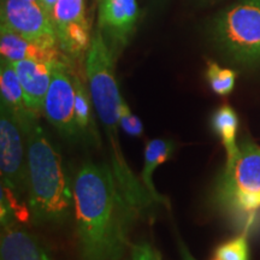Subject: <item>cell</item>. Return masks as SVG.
Returning <instances> with one entry per match:
<instances>
[{
	"label": "cell",
	"instance_id": "17",
	"mask_svg": "<svg viewBox=\"0 0 260 260\" xmlns=\"http://www.w3.org/2000/svg\"><path fill=\"white\" fill-rule=\"evenodd\" d=\"M75 83V119H76L77 128L81 134V138L84 134L92 135V138H96L94 135V124L92 116H90V96L87 92L86 87L80 77L74 76Z\"/></svg>",
	"mask_w": 260,
	"mask_h": 260
},
{
	"label": "cell",
	"instance_id": "24",
	"mask_svg": "<svg viewBox=\"0 0 260 260\" xmlns=\"http://www.w3.org/2000/svg\"><path fill=\"white\" fill-rule=\"evenodd\" d=\"M35 2H39V3H41V4H42V0H35ZM42 5H44V4H42Z\"/></svg>",
	"mask_w": 260,
	"mask_h": 260
},
{
	"label": "cell",
	"instance_id": "10",
	"mask_svg": "<svg viewBox=\"0 0 260 260\" xmlns=\"http://www.w3.org/2000/svg\"><path fill=\"white\" fill-rule=\"evenodd\" d=\"M0 52L2 58L10 61L30 59L44 63L63 61L59 45H48L28 40L2 24L0 28Z\"/></svg>",
	"mask_w": 260,
	"mask_h": 260
},
{
	"label": "cell",
	"instance_id": "14",
	"mask_svg": "<svg viewBox=\"0 0 260 260\" xmlns=\"http://www.w3.org/2000/svg\"><path fill=\"white\" fill-rule=\"evenodd\" d=\"M174 149L175 144L171 140L167 139H152L146 144L145 162L141 174H140V180L155 204H168V200L155 189L153 174L159 165L171 158Z\"/></svg>",
	"mask_w": 260,
	"mask_h": 260
},
{
	"label": "cell",
	"instance_id": "6",
	"mask_svg": "<svg viewBox=\"0 0 260 260\" xmlns=\"http://www.w3.org/2000/svg\"><path fill=\"white\" fill-rule=\"evenodd\" d=\"M0 172L2 184L24 200L28 195L25 133L14 113L3 104L0 110Z\"/></svg>",
	"mask_w": 260,
	"mask_h": 260
},
{
	"label": "cell",
	"instance_id": "20",
	"mask_svg": "<svg viewBox=\"0 0 260 260\" xmlns=\"http://www.w3.org/2000/svg\"><path fill=\"white\" fill-rule=\"evenodd\" d=\"M119 128L125 133L126 135L133 136V138H141L144 135V125L140 121L138 116L130 111L128 104L123 102L119 109Z\"/></svg>",
	"mask_w": 260,
	"mask_h": 260
},
{
	"label": "cell",
	"instance_id": "25",
	"mask_svg": "<svg viewBox=\"0 0 260 260\" xmlns=\"http://www.w3.org/2000/svg\"><path fill=\"white\" fill-rule=\"evenodd\" d=\"M206 2H217V0H206Z\"/></svg>",
	"mask_w": 260,
	"mask_h": 260
},
{
	"label": "cell",
	"instance_id": "15",
	"mask_svg": "<svg viewBox=\"0 0 260 260\" xmlns=\"http://www.w3.org/2000/svg\"><path fill=\"white\" fill-rule=\"evenodd\" d=\"M212 128L226 151V161L232 160L239 151V145L236 144L237 126L239 117L235 110L230 105L220 106L212 116Z\"/></svg>",
	"mask_w": 260,
	"mask_h": 260
},
{
	"label": "cell",
	"instance_id": "9",
	"mask_svg": "<svg viewBox=\"0 0 260 260\" xmlns=\"http://www.w3.org/2000/svg\"><path fill=\"white\" fill-rule=\"evenodd\" d=\"M12 64L23 89L27 107L31 113L40 117L44 112V103L51 83L52 71L57 63L23 59L12 61Z\"/></svg>",
	"mask_w": 260,
	"mask_h": 260
},
{
	"label": "cell",
	"instance_id": "8",
	"mask_svg": "<svg viewBox=\"0 0 260 260\" xmlns=\"http://www.w3.org/2000/svg\"><path fill=\"white\" fill-rule=\"evenodd\" d=\"M2 24L28 40L59 45L52 16L35 0H2Z\"/></svg>",
	"mask_w": 260,
	"mask_h": 260
},
{
	"label": "cell",
	"instance_id": "12",
	"mask_svg": "<svg viewBox=\"0 0 260 260\" xmlns=\"http://www.w3.org/2000/svg\"><path fill=\"white\" fill-rule=\"evenodd\" d=\"M0 260H51V258L31 234L14 224L3 228Z\"/></svg>",
	"mask_w": 260,
	"mask_h": 260
},
{
	"label": "cell",
	"instance_id": "18",
	"mask_svg": "<svg viewBox=\"0 0 260 260\" xmlns=\"http://www.w3.org/2000/svg\"><path fill=\"white\" fill-rule=\"evenodd\" d=\"M206 79L211 89L218 95H228L235 87L236 73L232 69L219 67L216 61H209L206 69Z\"/></svg>",
	"mask_w": 260,
	"mask_h": 260
},
{
	"label": "cell",
	"instance_id": "26",
	"mask_svg": "<svg viewBox=\"0 0 260 260\" xmlns=\"http://www.w3.org/2000/svg\"><path fill=\"white\" fill-rule=\"evenodd\" d=\"M216 260H219V259H216Z\"/></svg>",
	"mask_w": 260,
	"mask_h": 260
},
{
	"label": "cell",
	"instance_id": "23",
	"mask_svg": "<svg viewBox=\"0 0 260 260\" xmlns=\"http://www.w3.org/2000/svg\"><path fill=\"white\" fill-rule=\"evenodd\" d=\"M180 248H181V255H182V259L183 260H195L191 254L189 253V251L184 247L183 243H180Z\"/></svg>",
	"mask_w": 260,
	"mask_h": 260
},
{
	"label": "cell",
	"instance_id": "11",
	"mask_svg": "<svg viewBox=\"0 0 260 260\" xmlns=\"http://www.w3.org/2000/svg\"><path fill=\"white\" fill-rule=\"evenodd\" d=\"M136 0H100L99 29L119 45H125L138 21Z\"/></svg>",
	"mask_w": 260,
	"mask_h": 260
},
{
	"label": "cell",
	"instance_id": "21",
	"mask_svg": "<svg viewBox=\"0 0 260 260\" xmlns=\"http://www.w3.org/2000/svg\"><path fill=\"white\" fill-rule=\"evenodd\" d=\"M125 260H161V256L151 243L139 242L129 247V255Z\"/></svg>",
	"mask_w": 260,
	"mask_h": 260
},
{
	"label": "cell",
	"instance_id": "1",
	"mask_svg": "<svg viewBox=\"0 0 260 260\" xmlns=\"http://www.w3.org/2000/svg\"><path fill=\"white\" fill-rule=\"evenodd\" d=\"M74 213L82 260H121L136 211L110 165L87 161L73 182Z\"/></svg>",
	"mask_w": 260,
	"mask_h": 260
},
{
	"label": "cell",
	"instance_id": "19",
	"mask_svg": "<svg viewBox=\"0 0 260 260\" xmlns=\"http://www.w3.org/2000/svg\"><path fill=\"white\" fill-rule=\"evenodd\" d=\"M248 243L246 235H241L220 245L216 251L219 260H248Z\"/></svg>",
	"mask_w": 260,
	"mask_h": 260
},
{
	"label": "cell",
	"instance_id": "16",
	"mask_svg": "<svg viewBox=\"0 0 260 260\" xmlns=\"http://www.w3.org/2000/svg\"><path fill=\"white\" fill-rule=\"evenodd\" d=\"M56 32L76 23H89L86 17V0H58L52 14Z\"/></svg>",
	"mask_w": 260,
	"mask_h": 260
},
{
	"label": "cell",
	"instance_id": "7",
	"mask_svg": "<svg viewBox=\"0 0 260 260\" xmlns=\"http://www.w3.org/2000/svg\"><path fill=\"white\" fill-rule=\"evenodd\" d=\"M45 117L64 139L75 141L81 138L75 119L74 76L65 61L54 65L44 103Z\"/></svg>",
	"mask_w": 260,
	"mask_h": 260
},
{
	"label": "cell",
	"instance_id": "22",
	"mask_svg": "<svg viewBox=\"0 0 260 260\" xmlns=\"http://www.w3.org/2000/svg\"><path fill=\"white\" fill-rule=\"evenodd\" d=\"M58 0H42V4H44L45 9L47 10V12L52 16L53 14V10H54V6H56Z\"/></svg>",
	"mask_w": 260,
	"mask_h": 260
},
{
	"label": "cell",
	"instance_id": "5",
	"mask_svg": "<svg viewBox=\"0 0 260 260\" xmlns=\"http://www.w3.org/2000/svg\"><path fill=\"white\" fill-rule=\"evenodd\" d=\"M218 46L242 64L260 63V0H240L223 11L213 25Z\"/></svg>",
	"mask_w": 260,
	"mask_h": 260
},
{
	"label": "cell",
	"instance_id": "3",
	"mask_svg": "<svg viewBox=\"0 0 260 260\" xmlns=\"http://www.w3.org/2000/svg\"><path fill=\"white\" fill-rule=\"evenodd\" d=\"M92 103L103 129L105 133L110 152V167L115 172L119 187L125 194L126 199L136 211L141 214L154 203L148 191L132 171L122 151L119 140V109L123 98L119 93L115 70L107 67L94 69L88 75Z\"/></svg>",
	"mask_w": 260,
	"mask_h": 260
},
{
	"label": "cell",
	"instance_id": "13",
	"mask_svg": "<svg viewBox=\"0 0 260 260\" xmlns=\"http://www.w3.org/2000/svg\"><path fill=\"white\" fill-rule=\"evenodd\" d=\"M0 93H2V104L14 113L23 130L31 121L39 119V117L31 113L27 107L23 89L14 64L4 58H2V65H0Z\"/></svg>",
	"mask_w": 260,
	"mask_h": 260
},
{
	"label": "cell",
	"instance_id": "4",
	"mask_svg": "<svg viewBox=\"0 0 260 260\" xmlns=\"http://www.w3.org/2000/svg\"><path fill=\"white\" fill-rule=\"evenodd\" d=\"M217 200L236 213H253L260 209V146L243 140L218 182Z\"/></svg>",
	"mask_w": 260,
	"mask_h": 260
},
{
	"label": "cell",
	"instance_id": "27",
	"mask_svg": "<svg viewBox=\"0 0 260 260\" xmlns=\"http://www.w3.org/2000/svg\"><path fill=\"white\" fill-rule=\"evenodd\" d=\"M99 2H100V0H99Z\"/></svg>",
	"mask_w": 260,
	"mask_h": 260
},
{
	"label": "cell",
	"instance_id": "2",
	"mask_svg": "<svg viewBox=\"0 0 260 260\" xmlns=\"http://www.w3.org/2000/svg\"><path fill=\"white\" fill-rule=\"evenodd\" d=\"M27 140L28 206L37 223H60L74 207V194L63 159L34 119L24 128Z\"/></svg>",
	"mask_w": 260,
	"mask_h": 260
}]
</instances>
